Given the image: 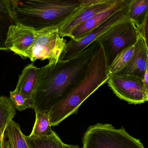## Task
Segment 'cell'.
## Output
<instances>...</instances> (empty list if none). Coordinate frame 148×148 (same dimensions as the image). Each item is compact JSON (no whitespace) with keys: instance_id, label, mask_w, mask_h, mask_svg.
<instances>
[{"instance_id":"6","label":"cell","mask_w":148,"mask_h":148,"mask_svg":"<svg viewBox=\"0 0 148 148\" xmlns=\"http://www.w3.org/2000/svg\"><path fill=\"white\" fill-rule=\"evenodd\" d=\"M66 40L61 38L58 27H51L37 32L34 44L27 58L32 62L48 60L58 61L66 47Z\"/></svg>"},{"instance_id":"14","label":"cell","mask_w":148,"mask_h":148,"mask_svg":"<svg viewBox=\"0 0 148 148\" xmlns=\"http://www.w3.org/2000/svg\"><path fill=\"white\" fill-rule=\"evenodd\" d=\"M14 24L12 0H0V51H9L5 45L9 27Z\"/></svg>"},{"instance_id":"19","label":"cell","mask_w":148,"mask_h":148,"mask_svg":"<svg viewBox=\"0 0 148 148\" xmlns=\"http://www.w3.org/2000/svg\"><path fill=\"white\" fill-rule=\"evenodd\" d=\"M5 133L8 139L10 148H30L19 125L13 120L9 123Z\"/></svg>"},{"instance_id":"16","label":"cell","mask_w":148,"mask_h":148,"mask_svg":"<svg viewBox=\"0 0 148 148\" xmlns=\"http://www.w3.org/2000/svg\"><path fill=\"white\" fill-rule=\"evenodd\" d=\"M128 15L136 27L140 26L148 17V0H131Z\"/></svg>"},{"instance_id":"13","label":"cell","mask_w":148,"mask_h":148,"mask_svg":"<svg viewBox=\"0 0 148 148\" xmlns=\"http://www.w3.org/2000/svg\"><path fill=\"white\" fill-rule=\"evenodd\" d=\"M38 73L39 68L33 64L27 66L19 75L15 90L25 97L32 99L37 85Z\"/></svg>"},{"instance_id":"5","label":"cell","mask_w":148,"mask_h":148,"mask_svg":"<svg viewBox=\"0 0 148 148\" xmlns=\"http://www.w3.org/2000/svg\"><path fill=\"white\" fill-rule=\"evenodd\" d=\"M138 34L136 26L129 18L116 25L96 40L103 48L108 66L121 51L135 45Z\"/></svg>"},{"instance_id":"10","label":"cell","mask_w":148,"mask_h":148,"mask_svg":"<svg viewBox=\"0 0 148 148\" xmlns=\"http://www.w3.org/2000/svg\"><path fill=\"white\" fill-rule=\"evenodd\" d=\"M116 0H86V5L59 29L61 38H71L72 32L89 19L112 5Z\"/></svg>"},{"instance_id":"15","label":"cell","mask_w":148,"mask_h":148,"mask_svg":"<svg viewBox=\"0 0 148 148\" xmlns=\"http://www.w3.org/2000/svg\"><path fill=\"white\" fill-rule=\"evenodd\" d=\"M25 138L30 148H64V143L54 131L48 136L25 135Z\"/></svg>"},{"instance_id":"23","label":"cell","mask_w":148,"mask_h":148,"mask_svg":"<svg viewBox=\"0 0 148 148\" xmlns=\"http://www.w3.org/2000/svg\"><path fill=\"white\" fill-rule=\"evenodd\" d=\"M5 132V131H0V148H5L9 144L8 139L6 140Z\"/></svg>"},{"instance_id":"4","label":"cell","mask_w":148,"mask_h":148,"mask_svg":"<svg viewBox=\"0 0 148 148\" xmlns=\"http://www.w3.org/2000/svg\"><path fill=\"white\" fill-rule=\"evenodd\" d=\"M83 148H145L139 139L125 128L116 129L110 124L91 125L83 136Z\"/></svg>"},{"instance_id":"18","label":"cell","mask_w":148,"mask_h":148,"mask_svg":"<svg viewBox=\"0 0 148 148\" xmlns=\"http://www.w3.org/2000/svg\"><path fill=\"white\" fill-rule=\"evenodd\" d=\"M135 50V45L129 47L119 52L115 57L112 63L108 66L109 76L121 73L131 60Z\"/></svg>"},{"instance_id":"12","label":"cell","mask_w":148,"mask_h":148,"mask_svg":"<svg viewBox=\"0 0 148 148\" xmlns=\"http://www.w3.org/2000/svg\"><path fill=\"white\" fill-rule=\"evenodd\" d=\"M148 63L147 42L142 35L138 34L132 58L127 66L119 73L134 75L143 78L145 71L148 69Z\"/></svg>"},{"instance_id":"1","label":"cell","mask_w":148,"mask_h":148,"mask_svg":"<svg viewBox=\"0 0 148 148\" xmlns=\"http://www.w3.org/2000/svg\"><path fill=\"white\" fill-rule=\"evenodd\" d=\"M99 46L96 40L71 58L50 61L39 68L38 82L32 97L35 112L50 110L67 97L84 78Z\"/></svg>"},{"instance_id":"3","label":"cell","mask_w":148,"mask_h":148,"mask_svg":"<svg viewBox=\"0 0 148 148\" xmlns=\"http://www.w3.org/2000/svg\"><path fill=\"white\" fill-rule=\"evenodd\" d=\"M109 77L106 56L103 48L100 45L90 61L81 82L66 98L51 108V126L58 125L66 118L77 113L82 103L107 83Z\"/></svg>"},{"instance_id":"24","label":"cell","mask_w":148,"mask_h":148,"mask_svg":"<svg viewBox=\"0 0 148 148\" xmlns=\"http://www.w3.org/2000/svg\"><path fill=\"white\" fill-rule=\"evenodd\" d=\"M143 82L145 87L148 89V69L146 70L143 77Z\"/></svg>"},{"instance_id":"22","label":"cell","mask_w":148,"mask_h":148,"mask_svg":"<svg viewBox=\"0 0 148 148\" xmlns=\"http://www.w3.org/2000/svg\"><path fill=\"white\" fill-rule=\"evenodd\" d=\"M148 17L144 21L143 23L138 27H136L137 31L138 34L142 35L144 38L148 42Z\"/></svg>"},{"instance_id":"7","label":"cell","mask_w":148,"mask_h":148,"mask_svg":"<svg viewBox=\"0 0 148 148\" xmlns=\"http://www.w3.org/2000/svg\"><path fill=\"white\" fill-rule=\"evenodd\" d=\"M107 83L119 98L129 104H140L148 101V89L144 84L143 78L119 73L110 76Z\"/></svg>"},{"instance_id":"21","label":"cell","mask_w":148,"mask_h":148,"mask_svg":"<svg viewBox=\"0 0 148 148\" xmlns=\"http://www.w3.org/2000/svg\"><path fill=\"white\" fill-rule=\"evenodd\" d=\"M10 100L15 109L19 111H22L27 109H32L33 103L32 99L27 98L15 90L10 92Z\"/></svg>"},{"instance_id":"9","label":"cell","mask_w":148,"mask_h":148,"mask_svg":"<svg viewBox=\"0 0 148 148\" xmlns=\"http://www.w3.org/2000/svg\"><path fill=\"white\" fill-rule=\"evenodd\" d=\"M37 32L30 27L15 24L9 27L5 45L9 51L23 58H27L34 44Z\"/></svg>"},{"instance_id":"17","label":"cell","mask_w":148,"mask_h":148,"mask_svg":"<svg viewBox=\"0 0 148 148\" xmlns=\"http://www.w3.org/2000/svg\"><path fill=\"white\" fill-rule=\"evenodd\" d=\"M50 110H44L35 112V123L29 136L45 137L52 134L53 131L50 123Z\"/></svg>"},{"instance_id":"25","label":"cell","mask_w":148,"mask_h":148,"mask_svg":"<svg viewBox=\"0 0 148 148\" xmlns=\"http://www.w3.org/2000/svg\"><path fill=\"white\" fill-rule=\"evenodd\" d=\"M64 148H81L78 145L66 144L65 143H64Z\"/></svg>"},{"instance_id":"11","label":"cell","mask_w":148,"mask_h":148,"mask_svg":"<svg viewBox=\"0 0 148 148\" xmlns=\"http://www.w3.org/2000/svg\"><path fill=\"white\" fill-rule=\"evenodd\" d=\"M127 1L128 0H116L112 5L97 14L77 27L72 32L70 38L75 41L82 39L92 31L101 25L114 14L122 9Z\"/></svg>"},{"instance_id":"8","label":"cell","mask_w":148,"mask_h":148,"mask_svg":"<svg viewBox=\"0 0 148 148\" xmlns=\"http://www.w3.org/2000/svg\"><path fill=\"white\" fill-rule=\"evenodd\" d=\"M130 1L128 0L125 5L122 9L114 14L101 25L92 31L82 39L75 41L71 39V40L66 43L65 48L59 60L68 59L76 56L108 30L129 19L128 12Z\"/></svg>"},{"instance_id":"2","label":"cell","mask_w":148,"mask_h":148,"mask_svg":"<svg viewBox=\"0 0 148 148\" xmlns=\"http://www.w3.org/2000/svg\"><path fill=\"white\" fill-rule=\"evenodd\" d=\"M15 24L36 31L59 29L86 5V0H12Z\"/></svg>"},{"instance_id":"26","label":"cell","mask_w":148,"mask_h":148,"mask_svg":"<svg viewBox=\"0 0 148 148\" xmlns=\"http://www.w3.org/2000/svg\"><path fill=\"white\" fill-rule=\"evenodd\" d=\"M5 148H10V145H9V143Z\"/></svg>"},{"instance_id":"20","label":"cell","mask_w":148,"mask_h":148,"mask_svg":"<svg viewBox=\"0 0 148 148\" xmlns=\"http://www.w3.org/2000/svg\"><path fill=\"white\" fill-rule=\"evenodd\" d=\"M16 115V109L9 97L0 96V131H5Z\"/></svg>"}]
</instances>
